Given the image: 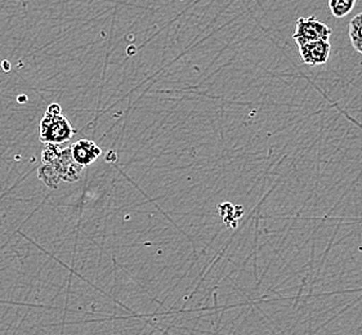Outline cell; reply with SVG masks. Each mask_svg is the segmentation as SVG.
Masks as SVG:
<instances>
[{"label":"cell","mask_w":362,"mask_h":335,"mask_svg":"<svg viewBox=\"0 0 362 335\" xmlns=\"http://www.w3.org/2000/svg\"><path fill=\"white\" fill-rule=\"evenodd\" d=\"M75 129L71 123L62 115L58 103H52L44 114L39 125V141L44 145H64L71 141Z\"/></svg>","instance_id":"obj_2"},{"label":"cell","mask_w":362,"mask_h":335,"mask_svg":"<svg viewBox=\"0 0 362 335\" xmlns=\"http://www.w3.org/2000/svg\"><path fill=\"white\" fill-rule=\"evenodd\" d=\"M333 30L330 29L326 23L320 21L317 17H300L296 21V31L293 34V39L297 43H310L317 40H330Z\"/></svg>","instance_id":"obj_3"},{"label":"cell","mask_w":362,"mask_h":335,"mask_svg":"<svg viewBox=\"0 0 362 335\" xmlns=\"http://www.w3.org/2000/svg\"><path fill=\"white\" fill-rule=\"evenodd\" d=\"M298 51L305 65H325L330 59L332 44L329 40H317L298 45Z\"/></svg>","instance_id":"obj_4"},{"label":"cell","mask_w":362,"mask_h":335,"mask_svg":"<svg viewBox=\"0 0 362 335\" xmlns=\"http://www.w3.org/2000/svg\"><path fill=\"white\" fill-rule=\"evenodd\" d=\"M70 148L74 160L84 169L92 165L100 156H102L101 147L90 139H79L73 143Z\"/></svg>","instance_id":"obj_5"},{"label":"cell","mask_w":362,"mask_h":335,"mask_svg":"<svg viewBox=\"0 0 362 335\" xmlns=\"http://www.w3.org/2000/svg\"><path fill=\"white\" fill-rule=\"evenodd\" d=\"M357 0H329V9L337 18H343L349 15L356 6Z\"/></svg>","instance_id":"obj_7"},{"label":"cell","mask_w":362,"mask_h":335,"mask_svg":"<svg viewBox=\"0 0 362 335\" xmlns=\"http://www.w3.org/2000/svg\"><path fill=\"white\" fill-rule=\"evenodd\" d=\"M84 168L74 160L70 146L45 145L42 153V165L37 168V178L49 189H58L62 182L79 181Z\"/></svg>","instance_id":"obj_1"},{"label":"cell","mask_w":362,"mask_h":335,"mask_svg":"<svg viewBox=\"0 0 362 335\" xmlns=\"http://www.w3.org/2000/svg\"><path fill=\"white\" fill-rule=\"evenodd\" d=\"M351 44L356 51L362 54V13L356 15L349 22L348 29Z\"/></svg>","instance_id":"obj_6"}]
</instances>
